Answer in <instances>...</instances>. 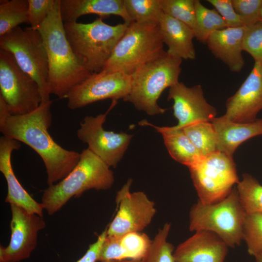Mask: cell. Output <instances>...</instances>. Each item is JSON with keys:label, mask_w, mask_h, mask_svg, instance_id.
<instances>
[{"label": "cell", "mask_w": 262, "mask_h": 262, "mask_svg": "<svg viewBox=\"0 0 262 262\" xmlns=\"http://www.w3.org/2000/svg\"><path fill=\"white\" fill-rule=\"evenodd\" d=\"M52 100L42 101L34 111L25 115H10L2 127V135L22 142L34 150L42 159L49 186L66 177L74 168L80 153L58 144L49 132L52 117Z\"/></svg>", "instance_id": "cell-1"}, {"label": "cell", "mask_w": 262, "mask_h": 262, "mask_svg": "<svg viewBox=\"0 0 262 262\" xmlns=\"http://www.w3.org/2000/svg\"><path fill=\"white\" fill-rule=\"evenodd\" d=\"M60 0L55 2L38 28L49 61L50 94L66 98L69 92L94 73L74 52L66 38L60 11Z\"/></svg>", "instance_id": "cell-2"}, {"label": "cell", "mask_w": 262, "mask_h": 262, "mask_svg": "<svg viewBox=\"0 0 262 262\" xmlns=\"http://www.w3.org/2000/svg\"><path fill=\"white\" fill-rule=\"evenodd\" d=\"M110 168L89 148L82 150L78 163L71 172L44 191L41 203L44 210L52 215L71 198L79 197L86 191L109 189L115 180Z\"/></svg>", "instance_id": "cell-3"}, {"label": "cell", "mask_w": 262, "mask_h": 262, "mask_svg": "<svg viewBox=\"0 0 262 262\" xmlns=\"http://www.w3.org/2000/svg\"><path fill=\"white\" fill-rule=\"evenodd\" d=\"M181 62L164 51L144 64L131 75L130 92L123 100L149 115L164 113L157 101L164 89L179 82Z\"/></svg>", "instance_id": "cell-4"}, {"label": "cell", "mask_w": 262, "mask_h": 262, "mask_svg": "<svg viewBox=\"0 0 262 262\" xmlns=\"http://www.w3.org/2000/svg\"><path fill=\"white\" fill-rule=\"evenodd\" d=\"M102 20L98 17L89 23H64L72 50L93 73L102 71L128 26L125 23L110 25Z\"/></svg>", "instance_id": "cell-5"}, {"label": "cell", "mask_w": 262, "mask_h": 262, "mask_svg": "<svg viewBox=\"0 0 262 262\" xmlns=\"http://www.w3.org/2000/svg\"><path fill=\"white\" fill-rule=\"evenodd\" d=\"M246 215L235 186L226 198L217 203L204 204L197 200L189 211V229L213 232L229 247L234 248L243 240Z\"/></svg>", "instance_id": "cell-6"}, {"label": "cell", "mask_w": 262, "mask_h": 262, "mask_svg": "<svg viewBox=\"0 0 262 262\" xmlns=\"http://www.w3.org/2000/svg\"><path fill=\"white\" fill-rule=\"evenodd\" d=\"M164 42L159 24L134 21L128 25L102 71L131 75L138 68L163 53Z\"/></svg>", "instance_id": "cell-7"}, {"label": "cell", "mask_w": 262, "mask_h": 262, "mask_svg": "<svg viewBox=\"0 0 262 262\" xmlns=\"http://www.w3.org/2000/svg\"><path fill=\"white\" fill-rule=\"evenodd\" d=\"M0 49L10 52L19 67L37 82L42 101L50 100L48 57L40 32L19 26L0 36Z\"/></svg>", "instance_id": "cell-8"}, {"label": "cell", "mask_w": 262, "mask_h": 262, "mask_svg": "<svg viewBox=\"0 0 262 262\" xmlns=\"http://www.w3.org/2000/svg\"><path fill=\"white\" fill-rule=\"evenodd\" d=\"M198 200L211 204L226 198L240 181L232 157L216 151L188 167Z\"/></svg>", "instance_id": "cell-9"}, {"label": "cell", "mask_w": 262, "mask_h": 262, "mask_svg": "<svg viewBox=\"0 0 262 262\" xmlns=\"http://www.w3.org/2000/svg\"><path fill=\"white\" fill-rule=\"evenodd\" d=\"M0 90L13 115L30 113L42 101L37 82L19 67L10 52L0 49Z\"/></svg>", "instance_id": "cell-10"}, {"label": "cell", "mask_w": 262, "mask_h": 262, "mask_svg": "<svg viewBox=\"0 0 262 262\" xmlns=\"http://www.w3.org/2000/svg\"><path fill=\"white\" fill-rule=\"evenodd\" d=\"M117 100H112L104 114L96 116H86L77 131L78 139L86 144L92 152L110 167L115 168L122 159L133 137L124 132L116 133L104 129L103 124Z\"/></svg>", "instance_id": "cell-11"}, {"label": "cell", "mask_w": 262, "mask_h": 262, "mask_svg": "<svg viewBox=\"0 0 262 262\" xmlns=\"http://www.w3.org/2000/svg\"><path fill=\"white\" fill-rule=\"evenodd\" d=\"M132 182L129 179L116 194L117 211L107 227V235L141 232L151 223L156 213L155 203L146 194L130 192Z\"/></svg>", "instance_id": "cell-12"}, {"label": "cell", "mask_w": 262, "mask_h": 262, "mask_svg": "<svg viewBox=\"0 0 262 262\" xmlns=\"http://www.w3.org/2000/svg\"><path fill=\"white\" fill-rule=\"evenodd\" d=\"M131 86V76L125 73H94L69 92L66 98L67 106L75 110L106 99H124L129 95Z\"/></svg>", "instance_id": "cell-13"}, {"label": "cell", "mask_w": 262, "mask_h": 262, "mask_svg": "<svg viewBox=\"0 0 262 262\" xmlns=\"http://www.w3.org/2000/svg\"><path fill=\"white\" fill-rule=\"evenodd\" d=\"M11 238L8 246H0V262H19L30 258L37 246L38 234L46 227L43 217L10 205Z\"/></svg>", "instance_id": "cell-14"}, {"label": "cell", "mask_w": 262, "mask_h": 262, "mask_svg": "<svg viewBox=\"0 0 262 262\" xmlns=\"http://www.w3.org/2000/svg\"><path fill=\"white\" fill-rule=\"evenodd\" d=\"M167 99L173 101V115L178 120L174 126L177 128L198 122H212L215 118L216 110L207 102L199 84L188 87L179 82L169 88Z\"/></svg>", "instance_id": "cell-15"}, {"label": "cell", "mask_w": 262, "mask_h": 262, "mask_svg": "<svg viewBox=\"0 0 262 262\" xmlns=\"http://www.w3.org/2000/svg\"><path fill=\"white\" fill-rule=\"evenodd\" d=\"M226 107L223 116L230 121L247 123L257 120L262 109V63L255 62L239 89L227 99Z\"/></svg>", "instance_id": "cell-16"}, {"label": "cell", "mask_w": 262, "mask_h": 262, "mask_svg": "<svg viewBox=\"0 0 262 262\" xmlns=\"http://www.w3.org/2000/svg\"><path fill=\"white\" fill-rule=\"evenodd\" d=\"M229 247L215 233L198 230L180 243L173 255L175 262H225Z\"/></svg>", "instance_id": "cell-17"}, {"label": "cell", "mask_w": 262, "mask_h": 262, "mask_svg": "<svg viewBox=\"0 0 262 262\" xmlns=\"http://www.w3.org/2000/svg\"><path fill=\"white\" fill-rule=\"evenodd\" d=\"M20 143L2 135L0 138V171L7 184L8 192L5 201L19 206L30 213L43 216L44 210L41 203L35 200L26 191L16 178L12 165L11 155L18 150Z\"/></svg>", "instance_id": "cell-18"}, {"label": "cell", "mask_w": 262, "mask_h": 262, "mask_svg": "<svg viewBox=\"0 0 262 262\" xmlns=\"http://www.w3.org/2000/svg\"><path fill=\"white\" fill-rule=\"evenodd\" d=\"M246 28L227 27L213 32L206 44L214 56L233 72H239L245 65L242 52Z\"/></svg>", "instance_id": "cell-19"}, {"label": "cell", "mask_w": 262, "mask_h": 262, "mask_svg": "<svg viewBox=\"0 0 262 262\" xmlns=\"http://www.w3.org/2000/svg\"><path fill=\"white\" fill-rule=\"evenodd\" d=\"M64 23L75 22L80 16L96 14L101 19L111 15L120 16L128 25L132 21L126 12L123 0H60Z\"/></svg>", "instance_id": "cell-20"}, {"label": "cell", "mask_w": 262, "mask_h": 262, "mask_svg": "<svg viewBox=\"0 0 262 262\" xmlns=\"http://www.w3.org/2000/svg\"><path fill=\"white\" fill-rule=\"evenodd\" d=\"M212 123L216 137V150L232 157L242 143L253 137L262 135V119L247 123L230 121L223 116L214 118Z\"/></svg>", "instance_id": "cell-21"}, {"label": "cell", "mask_w": 262, "mask_h": 262, "mask_svg": "<svg viewBox=\"0 0 262 262\" xmlns=\"http://www.w3.org/2000/svg\"><path fill=\"white\" fill-rule=\"evenodd\" d=\"M164 43L168 47L166 52L181 60H195L196 50L193 42L194 30L184 23L163 14L159 22Z\"/></svg>", "instance_id": "cell-22"}, {"label": "cell", "mask_w": 262, "mask_h": 262, "mask_svg": "<svg viewBox=\"0 0 262 262\" xmlns=\"http://www.w3.org/2000/svg\"><path fill=\"white\" fill-rule=\"evenodd\" d=\"M139 124L151 127L162 135L169 155L176 162L188 167L202 158L182 129L157 126L146 120H142Z\"/></svg>", "instance_id": "cell-23"}, {"label": "cell", "mask_w": 262, "mask_h": 262, "mask_svg": "<svg viewBox=\"0 0 262 262\" xmlns=\"http://www.w3.org/2000/svg\"><path fill=\"white\" fill-rule=\"evenodd\" d=\"M196 22L194 29L195 38L206 43L214 31L227 28V24L215 9L205 7L199 0H195Z\"/></svg>", "instance_id": "cell-24"}, {"label": "cell", "mask_w": 262, "mask_h": 262, "mask_svg": "<svg viewBox=\"0 0 262 262\" xmlns=\"http://www.w3.org/2000/svg\"><path fill=\"white\" fill-rule=\"evenodd\" d=\"M182 129L202 157L217 151L216 134L212 122H198Z\"/></svg>", "instance_id": "cell-25"}, {"label": "cell", "mask_w": 262, "mask_h": 262, "mask_svg": "<svg viewBox=\"0 0 262 262\" xmlns=\"http://www.w3.org/2000/svg\"><path fill=\"white\" fill-rule=\"evenodd\" d=\"M28 0H0V36L28 23Z\"/></svg>", "instance_id": "cell-26"}, {"label": "cell", "mask_w": 262, "mask_h": 262, "mask_svg": "<svg viewBox=\"0 0 262 262\" xmlns=\"http://www.w3.org/2000/svg\"><path fill=\"white\" fill-rule=\"evenodd\" d=\"M129 16L133 22L159 24L164 14L161 0H123Z\"/></svg>", "instance_id": "cell-27"}, {"label": "cell", "mask_w": 262, "mask_h": 262, "mask_svg": "<svg viewBox=\"0 0 262 262\" xmlns=\"http://www.w3.org/2000/svg\"><path fill=\"white\" fill-rule=\"evenodd\" d=\"M242 176L236 187L243 207L247 214H262V185L249 174Z\"/></svg>", "instance_id": "cell-28"}, {"label": "cell", "mask_w": 262, "mask_h": 262, "mask_svg": "<svg viewBox=\"0 0 262 262\" xmlns=\"http://www.w3.org/2000/svg\"><path fill=\"white\" fill-rule=\"evenodd\" d=\"M171 227L170 223H166L158 230L143 262H175L173 255L175 248L167 241Z\"/></svg>", "instance_id": "cell-29"}, {"label": "cell", "mask_w": 262, "mask_h": 262, "mask_svg": "<svg viewBox=\"0 0 262 262\" xmlns=\"http://www.w3.org/2000/svg\"><path fill=\"white\" fill-rule=\"evenodd\" d=\"M248 253L254 257H262V214L246 215L243 230Z\"/></svg>", "instance_id": "cell-30"}, {"label": "cell", "mask_w": 262, "mask_h": 262, "mask_svg": "<svg viewBox=\"0 0 262 262\" xmlns=\"http://www.w3.org/2000/svg\"><path fill=\"white\" fill-rule=\"evenodd\" d=\"M161 3L164 13L194 30L196 22L195 0H161Z\"/></svg>", "instance_id": "cell-31"}, {"label": "cell", "mask_w": 262, "mask_h": 262, "mask_svg": "<svg viewBox=\"0 0 262 262\" xmlns=\"http://www.w3.org/2000/svg\"><path fill=\"white\" fill-rule=\"evenodd\" d=\"M120 237L127 258L143 260L152 241L148 236L141 232H134L120 235Z\"/></svg>", "instance_id": "cell-32"}, {"label": "cell", "mask_w": 262, "mask_h": 262, "mask_svg": "<svg viewBox=\"0 0 262 262\" xmlns=\"http://www.w3.org/2000/svg\"><path fill=\"white\" fill-rule=\"evenodd\" d=\"M231 1L245 27H251L260 21L262 0H231Z\"/></svg>", "instance_id": "cell-33"}, {"label": "cell", "mask_w": 262, "mask_h": 262, "mask_svg": "<svg viewBox=\"0 0 262 262\" xmlns=\"http://www.w3.org/2000/svg\"><path fill=\"white\" fill-rule=\"evenodd\" d=\"M243 49L253 58L255 62L262 63V21L246 28Z\"/></svg>", "instance_id": "cell-34"}, {"label": "cell", "mask_w": 262, "mask_h": 262, "mask_svg": "<svg viewBox=\"0 0 262 262\" xmlns=\"http://www.w3.org/2000/svg\"><path fill=\"white\" fill-rule=\"evenodd\" d=\"M55 0H28V23L38 30L53 7Z\"/></svg>", "instance_id": "cell-35"}, {"label": "cell", "mask_w": 262, "mask_h": 262, "mask_svg": "<svg viewBox=\"0 0 262 262\" xmlns=\"http://www.w3.org/2000/svg\"><path fill=\"white\" fill-rule=\"evenodd\" d=\"M126 259L120 236L107 235L102 245L98 262Z\"/></svg>", "instance_id": "cell-36"}, {"label": "cell", "mask_w": 262, "mask_h": 262, "mask_svg": "<svg viewBox=\"0 0 262 262\" xmlns=\"http://www.w3.org/2000/svg\"><path fill=\"white\" fill-rule=\"evenodd\" d=\"M207 1L215 8L225 21L227 27H245L240 17L233 7L231 0H208Z\"/></svg>", "instance_id": "cell-37"}, {"label": "cell", "mask_w": 262, "mask_h": 262, "mask_svg": "<svg viewBox=\"0 0 262 262\" xmlns=\"http://www.w3.org/2000/svg\"><path fill=\"white\" fill-rule=\"evenodd\" d=\"M107 236V228L98 236L96 242L91 244L84 255L76 262H98L102 245Z\"/></svg>", "instance_id": "cell-38"}, {"label": "cell", "mask_w": 262, "mask_h": 262, "mask_svg": "<svg viewBox=\"0 0 262 262\" xmlns=\"http://www.w3.org/2000/svg\"><path fill=\"white\" fill-rule=\"evenodd\" d=\"M11 115L8 105L0 96V128L3 127L7 119Z\"/></svg>", "instance_id": "cell-39"}, {"label": "cell", "mask_w": 262, "mask_h": 262, "mask_svg": "<svg viewBox=\"0 0 262 262\" xmlns=\"http://www.w3.org/2000/svg\"><path fill=\"white\" fill-rule=\"evenodd\" d=\"M97 262H143V261L126 259L121 260H111L108 261H98Z\"/></svg>", "instance_id": "cell-40"}, {"label": "cell", "mask_w": 262, "mask_h": 262, "mask_svg": "<svg viewBox=\"0 0 262 262\" xmlns=\"http://www.w3.org/2000/svg\"><path fill=\"white\" fill-rule=\"evenodd\" d=\"M256 260V262H262V256H259L255 257Z\"/></svg>", "instance_id": "cell-41"}, {"label": "cell", "mask_w": 262, "mask_h": 262, "mask_svg": "<svg viewBox=\"0 0 262 262\" xmlns=\"http://www.w3.org/2000/svg\"><path fill=\"white\" fill-rule=\"evenodd\" d=\"M260 21H262V6L260 12Z\"/></svg>", "instance_id": "cell-42"}]
</instances>
